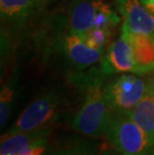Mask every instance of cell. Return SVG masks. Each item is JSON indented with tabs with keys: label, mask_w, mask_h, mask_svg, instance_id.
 Listing matches in <instances>:
<instances>
[{
	"label": "cell",
	"mask_w": 154,
	"mask_h": 155,
	"mask_svg": "<svg viewBox=\"0 0 154 155\" xmlns=\"http://www.w3.org/2000/svg\"><path fill=\"white\" fill-rule=\"evenodd\" d=\"M43 0H0L2 20L20 22L36 11Z\"/></svg>",
	"instance_id": "obj_12"
},
{
	"label": "cell",
	"mask_w": 154,
	"mask_h": 155,
	"mask_svg": "<svg viewBox=\"0 0 154 155\" xmlns=\"http://www.w3.org/2000/svg\"><path fill=\"white\" fill-rule=\"evenodd\" d=\"M153 87H154V86H153Z\"/></svg>",
	"instance_id": "obj_23"
},
{
	"label": "cell",
	"mask_w": 154,
	"mask_h": 155,
	"mask_svg": "<svg viewBox=\"0 0 154 155\" xmlns=\"http://www.w3.org/2000/svg\"><path fill=\"white\" fill-rule=\"evenodd\" d=\"M148 155H154V147L152 148L151 150H150V152H149V154Z\"/></svg>",
	"instance_id": "obj_20"
},
{
	"label": "cell",
	"mask_w": 154,
	"mask_h": 155,
	"mask_svg": "<svg viewBox=\"0 0 154 155\" xmlns=\"http://www.w3.org/2000/svg\"><path fill=\"white\" fill-rule=\"evenodd\" d=\"M98 155H123V154L121 152H119V151H117L115 148H113L112 146H111L110 148H106V149L99 151Z\"/></svg>",
	"instance_id": "obj_18"
},
{
	"label": "cell",
	"mask_w": 154,
	"mask_h": 155,
	"mask_svg": "<svg viewBox=\"0 0 154 155\" xmlns=\"http://www.w3.org/2000/svg\"><path fill=\"white\" fill-rule=\"evenodd\" d=\"M16 96L15 84L13 82L4 85L1 89L0 95V127L3 128L7 123L12 112Z\"/></svg>",
	"instance_id": "obj_15"
},
{
	"label": "cell",
	"mask_w": 154,
	"mask_h": 155,
	"mask_svg": "<svg viewBox=\"0 0 154 155\" xmlns=\"http://www.w3.org/2000/svg\"><path fill=\"white\" fill-rule=\"evenodd\" d=\"M120 23V17L102 0H96V13L92 28L112 29Z\"/></svg>",
	"instance_id": "obj_14"
},
{
	"label": "cell",
	"mask_w": 154,
	"mask_h": 155,
	"mask_svg": "<svg viewBox=\"0 0 154 155\" xmlns=\"http://www.w3.org/2000/svg\"><path fill=\"white\" fill-rule=\"evenodd\" d=\"M111 31L112 30H109V29L91 28L84 35V38L91 47L96 49H105L111 37Z\"/></svg>",
	"instance_id": "obj_16"
},
{
	"label": "cell",
	"mask_w": 154,
	"mask_h": 155,
	"mask_svg": "<svg viewBox=\"0 0 154 155\" xmlns=\"http://www.w3.org/2000/svg\"><path fill=\"white\" fill-rule=\"evenodd\" d=\"M52 131V127H45L13 133L5 132L1 136L0 155H17L37 140L50 136Z\"/></svg>",
	"instance_id": "obj_10"
},
{
	"label": "cell",
	"mask_w": 154,
	"mask_h": 155,
	"mask_svg": "<svg viewBox=\"0 0 154 155\" xmlns=\"http://www.w3.org/2000/svg\"><path fill=\"white\" fill-rule=\"evenodd\" d=\"M45 1H46V3H50V2L55 1V0H45Z\"/></svg>",
	"instance_id": "obj_22"
},
{
	"label": "cell",
	"mask_w": 154,
	"mask_h": 155,
	"mask_svg": "<svg viewBox=\"0 0 154 155\" xmlns=\"http://www.w3.org/2000/svg\"><path fill=\"white\" fill-rule=\"evenodd\" d=\"M96 143L89 139H72L46 155H98Z\"/></svg>",
	"instance_id": "obj_13"
},
{
	"label": "cell",
	"mask_w": 154,
	"mask_h": 155,
	"mask_svg": "<svg viewBox=\"0 0 154 155\" xmlns=\"http://www.w3.org/2000/svg\"><path fill=\"white\" fill-rule=\"evenodd\" d=\"M149 81L151 82V83H152V85H153V86H154V77H153V78H151V79H150Z\"/></svg>",
	"instance_id": "obj_21"
},
{
	"label": "cell",
	"mask_w": 154,
	"mask_h": 155,
	"mask_svg": "<svg viewBox=\"0 0 154 155\" xmlns=\"http://www.w3.org/2000/svg\"><path fill=\"white\" fill-rule=\"evenodd\" d=\"M60 50L72 66L83 70L102 59L105 49L91 47L84 36L69 32L60 39Z\"/></svg>",
	"instance_id": "obj_5"
},
{
	"label": "cell",
	"mask_w": 154,
	"mask_h": 155,
	"mask_svg": "<svg viewBox=\"0 0 154 155\" xmlns=\"http://www.w3.org/2000/svg\"><path fill=\"white\" fill-rule=\"evenodd\" d=\"M100 61L99 68L106 76L123 73L135 74L132 49L123 34L108 47L107 53Z\"/></svg>",
	"instance_id": "obj_7"
},
{
	"label": "cell",
	"mask_w": 154,
	"mask_h": 155,
	"mask_svg": "<svg viewBox=\"0 0 154 155\" xmlns=\"http://www.w3.org/2000/svg\"><path fill=\"white\" fill-rule=\"evenodd\" d=\"M141 2L147 10L154 15V0H141Z\"/></svg>",
	"instance_id": "obj_19"
},
{
	"label": "cell",
	"mask_w": 154,
	"mask_h": 155,
	"mask_svg": "<svg viewBox=\"0 0 154 155\" xmlns=\"http://www.w3.org/2000/svg\"><path fill=\"white\" fill-rule=\"evenodd\" d=\"M96 0H72L68 5L69 32L84 36L92 28Z\"/></svg>",
	"instance_id": "obj_9"
},
{
	"label": "cell",
	"mask_w": 154,
	"mask_h": 155,
	"mask_svg": "<svg viewBox=\"0 0 154 155\" xmlns=\"http://www.w3.org/2000/svg\"><path fill=\"white\" fill-rule=\"evenodd\" d=\"M142 99L130 111L126 112L142 128L154 143V87L150 81Z\"/></svg>",
	"instance_id": "obj_11"
},
{
	"label": "cell",
	"mask_w": 154,
	"mask_h": 155,
	"mask_svg": "<svg viewBox=\"0 0 154 155\" xmlns=\"http://www.w3.org/2000/svg\"><path fill=\"white\" fill-rule=\"evenodd\" d=\"M146 82L140 75L123 73L106 82L105 95L111 111L128 112L146 93Z\"/></svg>",
	"instance_id": "obj_4"
},
{
	"label": "cell",
	"mask_w": 154,
	"mask_h": 155,
	"mask_svg": "<svg viewBox=\"0 0 154 155\" xmlns=\"http://www.w3.org/2000/svg\"><path fill=\"white\" fill-rule=\"evenodd\" d=\"M132 49L135 74L144 76L154 72V37L148 34L134 33L125 28H121Z\"/></svg>",
	"instance_id": "obj_8"
},
{
	"label": "cell",
	"mask_w": 154,
	"mask_h": 155,
	"mask_svg": "<svg viewBox=\"0 0 154 155\" xmlns=\"http://www.w3.org/2000/svg\"><path fill=\"white\" fill-rule=\"evenodd\" d=\"M106 75L99 67L71 74L69 81L82 94V103L70 121L75 131L89 137H103L111 110L105 95Z\"/></svg>",
	"instance_id": "obj_1"
},
{
	"label": "cell",
	"mask_w": 154,
	"mask_h": 155,
	"mask_svg": "<svg viewBox=\"0 0 154 155\" xmlns=\"http://www.w3.org/2000/svg\"><path fill=\"white\" fill-rule=\"evenodd\" d=\"M49 143V136L43 137L32 143L30 146L25 148L17 155H46Z\"/></svg>",
	"instance_id": "obj_17"
},
{
	"label": "cell",
	"mask_w": 154,
	"mask_h": 155,
	"mask_svg": "<svg viewBox=\"0 0 154 155\" xmlns=\"http://www.w3.org/2000/svg\"><path fill=\"white\" fill-rule=\"evenodd\" d=\"M103 137L123 155H148L154 147L142 128L122 111H111Z\"/></svg>",
	"instance_id": "obj_2"
},
{
	"label": "cell",
	"mask_w": 154,
	"mask_h": 155,
	"mask_svg": "<svg viewBox=\"0 0 154 155\" xmlns=\"http://www.w3.org/2000/svg\"><path fill=\"white\" fill-rule=\"evenodd\" d=\"M67 105L64 94L56 89L44 91L30 102L9 129L8 133L52 127L60 120Z\"/></svg>",
	"instance_id": "obj_3"
},
{
	"label": "cell",
	"mask_w": 154,
	"mask_h": 155,
	"mask_svg": "<svg viewBox=\"0 0 154 155\" xmlns=\"http://www.w3.org/2000/svg\"><path fill=\"white\" fill-rule=\"evenodd\" d=\"M115 5L122 16L123 28L154 37V15L145 8L141 0H115Z\"/></svg>",
	"instance_id": "obj_6"
}]
</instances>
